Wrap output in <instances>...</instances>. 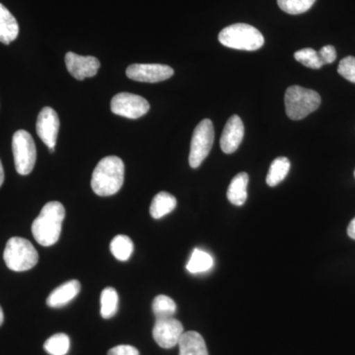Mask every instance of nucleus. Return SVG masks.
I'll return each mask as SVG.
<instances>
[{
    "instance_id": "f257e3e1",
    "label": "nucleus",
    "mask_w": 355,
    "mask_h": 355,
    "mask_svg": "<svg viewBox=\"0 0 355 355\" xmlns=\"http://www.w3.org/2000/svg\"><path fill=\"white\" fill-rule=\"evenodd\" d=\"M125 181V164L120 157L107 156L96 166L91 187L96 195L110 197L116 195Z\"/></svg>"
},
{
    "instance_id": "f03ea898",
    "label": "nucleus",
    "mask_w": 355,
    "mask_h": 355,
    "mask_svg": "<svg viewBox=\"0 0 355 355\" xmlns=\"http://www.w3.org/2000/svg\"><path fill=\"white\" fill-rule=\"evenodd\" d=\"M65 217L64 205L51 202L44 205L41 214L32 224L35 240L44 247H50L58 241Z\"/></svg>"
},
{
    "instance_id": "7ed1b4c3",
    "label": "nucleus",
    "mask_w": 355,
    "mask_h": 355,
    "mask_svg": "<svg viewBox=\"0 0 355 355\" xmlns=\"http://www.w3.org/2000/svg\"><path fill=\"white\" fill-rule=\"evenodd\" d=\"M219 42L227 48L241 51H257L265 44L263 35L253 26L233 24L224 28L218 36Z\"/></svg>"
},
{
    "instance_id": "20e7f679",
    "label": "nucleus",
    "mask_w": 355,
    "mask_h": 355,
    "mask_svg": "<svg viewBox=\"0 0 355 355\" xmlns=\"http://www.w3.org/2000/svg\"><path fill=\"white\" fill-rule=\"evenodd\" d=\"M3 259L9 270L26 272L38 263L39 254L29 240L12 237L7 242Z\"/></svg>"
},
{
    "instance_id": "39448f33",
    "label": "nucleus",
    "mask_w": 355,
    "mask_h": 355,
    "mask_svg": "<svg viewBox=\"0 0 355 355\" xmlns=\"http://www.w3.org/2000/svg\"><path fill=\"white\" fill-rule=\"evenodd\" d=\"M284 103L288 118L299 121L319 108L321 97L316 91L294 85L287 89Z\"/></svg>"
},
{
    "instance_id": "423d86ee",
    "label": "nucleus",
    "mask_w": 355,
    "mask_h": 355,
    "mask_svg": "<svg viewBox=\"0 0 355 355\" xmlns=\"http://www.w3.org/2000/svg\"><path fill=\"white\" fill-rule=\"evenodd\" d=\"M14 163L18 174L29 175L37 160V149L32 135L20 130L14 133L12 139Z\"/></svg>"
},
{
    "instance_id": "0eeeda50",
    "label": "nucleus",
    "mask_w": 355,
    "mask_h": 355,
    "mask_svg": "<svg viewBox=\"0 0 355 355\" xmlns=\"http://www.w3.org/2000/svg\"><path fill=\"white\" fill-rule=\"evenodd\" d=\"M214 142V123L209 119L202 120L195 128L191 137L189 163L193 169L200 167L209 156Z\"/></svg>"
},
{
    "instance_id": "6e6552de",
    "label": "nucleus",
    "mask_w": 355,
    "mask_h": 355,
    "mask_svg": "<svg viewBox=\"0 0 355 355\" xmlns=\"http://www.w3.org/2000/svg\"><path fill=\"white\" fill-rule=\"evenodd\" d=\"M150 105L146 99L132 93H119L114 96L111 102V110L114 114L132 120L141 118L148 113Z\"/></svg>"
},
{
    "instance_id": "1a4fd4ad",
    "label": "nucleus",
    "mask_w": 355,
    "mask_h": 355,
    "mask_svg": "<svg viewBox=\"0 0 355 355\" xmlns=\"http://www.w3.org/2000/svg\"><path fill=\"white\" fill-rule=\"evenodd\" d=\"M184 333L183 324L174 317L156 319L153 331L154 340L166 349L176 347Z\"/></svg>"
},
{
    "instance_id": "9d476101",
    "label": "nucleus",
    "mask_w": 355,
    "mask_h": 355,
    "mask_svg": "<svg viewBox=\"0 0 355 355\" xmlns=\"http://www.w3.org/2000/svg\"><path fill=\"white\" fill-rule=\"evenodd\" d=\"M128 78L139 83H156L167 80L174 76V69L169 65L158 64H137L128 67Z\"/></svg>"
},
{
    "instance_id": "9b49d317",
    "label": "nucleus",
    "mask_w": 355,
    "mask_h": 355,
    "mask_svg": "<svg viewBox=\"0 0 355 355\" xmlns=\"http://www.w3.org/2000/svg\"><path fill=\"white\" fill-rule=\"evenodd\" d=\"M36 128L40 139L49 147L50 153H55L58 130H60V119L57 112L50 107H44L40 112Z\"/></svg>"
},
{
    "instance_id": "f8f14e48",
    "label": "nucleus",
    "mask_w": 355,
    "mask_h": 355,
    "mask_svg": "<svg viewBox=\"0 0 355 355\" xmlns=\"http://www.w3.org/2000/svg\"><path fill=\"white\" fill-rule=\"evenodd\" d=\"M65 65L70 74L77 80H84L88 77L97 74L100 69V62L94 57H83L74 53L65 55Z\"/></svg>"
},
{
    "instance_id": "ddd939ff",
    "label": "nucleus",
    "mask_w": 355,
    "mask_h": 355,
    "mask_svg": "<svg viewBox=\"0 0 355 355\" xmlns=\"http://www.w3.org/2000/svg\"><path fill=\"white\" fill-rule=\"evenodd\" d=\"M245 128L243 121L239 116H234L229 118L224 128L220 139V147L222 151L226 154L234 153L243 139H244Z\"/></svg>"
},
{
    "instance_id": "4468645a",
    "label": "nucleus",
    "mask_w": 355,
    "mask_h": 355,
    "mask_svg": "<svg viewBox=\"0 0 355 355\" xmlns=\"http://www.w3.org/2000/svg\"><path fill=\"white\" fill-rule=\"evenodd\" d=\"M80 288V282L78 280H69L51 291L46 298V305L51 308H60L69 304L70 301L78 295Z\"/></svg>"
},
{
    "instance_id": "2eb2a0df",
    "label": "nucleus",
    "mask_w": 355,
    "mask_h": 355,
    "mask_svg": "<svg viewBox=\"0 0 355 355\" xmlns=\"http://www.w3.org/2000/svg\"><path fill=\"white\" fill-rule=\"evenodd\" d=\"M179 355H209L205 340L197 331H186L180 338Z\"/></svg>"
},
{
    "instance_id": "dca6fc26",
    "label": "nucleus",
    "mask_w": 355,
    "mask_h": 355,
    "mask_svg": "<svg viewBox=\"0 0 355 355\" xmlns=\"http://www.w3.org/2000/svg\"><path fill=\"white\" fill-rule=\"evenodd\" d=\"M19 34L17 20L6 6L0 3V42L9 44L15 41Z\"/></svg>"
},
{
    "instance_id": "f3484780",
    "label": "nucleus",
    "mask_w": 355,
    "mask_h": 355,
    "mask_svg": "<svg viewBox=\"0 0 355 355\" xmlns=\"http://www.w3.org/2000/svg\"><path fill=\"white\" fill-rule=\"evenodd\" d=\"M249 183V176L247 173H239L233 178L228 187L227 198L232 205L241 207L246 202L248 193L247 188Z\"/></svg>"
},
{
    "instance_id": "a211bd4d",
    "label": "nucleus",
    "mask_w": 355,
    "mask_h": 355,
    "mask_svg": "<svg viewBox=\"0 0 355 355\" xmlns=\"http://www.w3.org/2000/svg\"><path fill=\"white\" fill-rule=\"evenodd\" d=\"M177 200L171 193L160 191L154 197L150 205V214L154 219H160L176 209Z\"/></svg>"
},
{
    "instance_id": "6ab92c4d",
    "label": "nucleus",
    "mask_w": 355,
    "mask_h": 355,
    "mask_svg": "<svg viewBox=\"0 0 355 355\" xmlns=\"http://www.w3.org/2000/svg\"><path fill=\"white\" fill-rule=\"evenodd\" d=\"M214 265V258L207 252L197 248L191 254L190 260L187 263V270L191 273H202L209 272Z\"/></svg>"
},
{
    "instance_id": "aec40b11",
    "label": "nucleus",
    "mask_w": 355,
    "mask_h": 355,
    "mask_svg": "<svg viewBox=\"0 0 355 355\" xmlns=\"http://www.w3.org/2000/svg\"><path fill=\"white\" fill-rule=\"evenodd\" d=\"M291 170V161L286 157H279L272 161L266 176V184L275 187L286 179Z\"/></svg>"
},
{
    "instance_id": "412c9836",
    "label": "nucleus",
    "mask_w": 355,
    "mask_h": 355,
    "mask_svg": "<svg viewBox=\"0 0 355 355\" xmlns=\"http://www.w3.org/2000/svg\"><path fill=\"white\" fill-rule=\"evenodd\" d=\"M110 249L116 260L125 261L132 256L135 246L128 236L118 235L112 240Z\"/></svg>"
},
{
    "instance_id": "4be33fe9",
    "label": "nucleus",
    "mask_w": 355,
    "mask_h": 355,
    "mask_svg": "<svg viewBox=\"0 0 355 355\" xmlns=\"http://www.w3.org/2000/svg\"><path fill=\"white\" fill-rule=\"evenodd\" d=\"M119 295L113 287H107L101 293V316L104 319L113 318L118 312Z\"/></svg>"
},
{
    "instance_id": "5701e85b",
    "label": "nucleus",
    "mask_w": 355,
    "mask_h": 355,
    "mask_svg": "<svg viewBox=\"0 0 355 355\" xmlns=\"http://www.w3.org/2000/svg\"><path fill=\"white\" fill-rule=\"evenodd\" d=\"M70 347L69 336L65 334H55L46 340L44 349L50 355H65Z\"/></svg>"
},
{
    "instance_id": "b1692460",
    "label": "nucleus",
    "mask_w": 355,
    "mask_h": 355,
    "mask_svg": "<svg viewBox=\"0 0 355 355\" xmlns=\"http://www.w3.org/2000/svg\"><path fill=\"white\" fill-rule=\"evenodd\" d=\"M153 310L156 319L173 317L176 313L177 306L172 298L166 295H158L154 298Z\"/></svg>"
},
{
    "instance_id": "393cba45",
    "label": "nucleus",
    "mask_w": 355,
    "mask_h": 355,
    "mask_svg": "<svg viewBox=\"0 0 355 355\" xmlns=\"http://www.w3.org/2000/svg\"><path fill=\"white\" fill-rule=\"evenodd\" d=\"M316 0H277V4L282 11L291 15L305 13L314 6Z\"/></svg>"
},
{
    "instance_id": "a878e982",
    "label": "nucleus",
    "mask_w": 355,
    "mask_h": 355,
    "mask_svg": "<svg viewBox=\"0 0 355 355\" xmlns=\"http://www.w3.org/2000/svg\"><path fill=\"white\" fill-rule=\"evenodd\" d=\"M294 58L297 62H301L305 67H309V69H320L324 65L321 58H320L318 51L313 50V49L307 48L296 51L294 53Z\"/></svg>"
},
{
    "instance_id": "bb28decb",
    "label": "nucleus",
    "mask_w": 355,
    "mask_h": 355,
    "mask_svg": "<svg viewBox=\"0 0 355 355\" xmlns=\"http://www.w3.org/2000/svg\"><path fill=\"white\" fill-rule=\"evenodd\" d=\"M338 73L350 81V83H355V58L347 57L340 60L338 69Z\"/></svg>"
},
{
    "instance_id": "cd10ccee",
    "label": "nucleus",
    "mask_w": 355,
    "mask_h": 355,
    "mask_svg": "<svg viewBox=\"0 0 355 355\" xmlns=\"http://www.w3.org/2000/svg\"><path fill=\"white\" fill-rule=\"evenodd\" d=\"M318 53L324 64H333L336 58V51L333 46H324Z\"/></svg>"
},
{
    "instance_id": "c85d7f7f",
    "label": "nucleus",
    "mask_w": 355,
    "mask_h": 355,
    "mask_svg": "<svg viewBox=\"0 0 355 355\" xmlns=\"http://www.w3.org/2000/svg\"><path fill=\"white\" fill-rule=\"evenodd\" d=\"M108 355H139V352L132 345H121L110 349Z\"/></svg>"
},
{
    "instance_id": "c756f323",
    "label": "nucleus",
    "mask_w": 355,
    "mask_h": 355,
    "mask_svg": "<svg viewBox=\"0 0 355 355\" xmlns=\"http://www.w3.org/2000/svg\"><path fill=\"white\" fill-rule=\"evenodd\" d=\"M347 234L352 239L355 240V218L350 222L349 228H347Z\"/></svg>"
},
{
    "instance_id": "7c9ffc66",
    "label": "nucleus",
    "mask_w": 355,
    "mask_h": 355,
    "mask_svg": "<svg viewBox=\"0 0 355 355\" xmlns=\"http://www.w3.org/2000/svg\"><path fill=\"white\" fill-rule=\"evenodd\" d=\"M4 182V170L3 166H2L1 161H0V187L2 186Z\"/></svg>"
},
{
    "instance_id": "2f4dec72",
    "label": "nucleus",
    "mask_w": 355,
    "mask_h": 355,
    "mask_svg": "<svg viewBox=\"0 0 355 355\" xmlns=\"http://www.w3.org/2000/svg\"><path fill=\"white\" fill-rule=\"evenodd\" d=\"M3 321H4L3 310H2L1 306H0V326H1L2 324H3Z\"/></svg>"
},
{
    "instance_id": "473e14b6",
    "label": "nucleus",
    "mask_w": 355,
    "mask_h": 355,
    "mask_svg": "<svg viewBox=\"0 0 355 355\" xmlns=\"http://www.w3.org/2000/svg\"><path fill=\"white\" fill-rule=\"evenodd\" d=\"M354 176H355V172H354Z\"/></svg>"
}]
</instances>
